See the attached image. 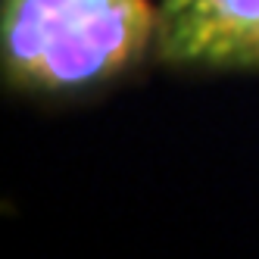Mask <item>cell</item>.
Returning <instances> with one entry per match:
<instances>
[{
    "label": "cell",
    "mask_w": 259,
    "mask_h": 259,
    "mask_svg": "<svg viewBox=\"0 0 259 259\" xmlns=\"http://www.w3.org/2000/svg\"><path fill=\"white\" fill-rule=\"evenodd\" d=\"M153 0H4V72L22 91L94 88L156 41Z\"/></svg>",
    "instance_id": "1"
},
{
    "label": "cell",
    "mask_w": 259,
    "mask_h": 259,
    "mask_svg": "<svg viewBox=\"0 0 259 259\" xmlns=\"http://www.w3.org/2000/svg\"><path fill=\"white\" fill-rule=\"evenodd\" d=\"M156 50L165 63L259 66V0H162Z\"/></svg>",
    "instance_id": "2"
}]
</instances>
